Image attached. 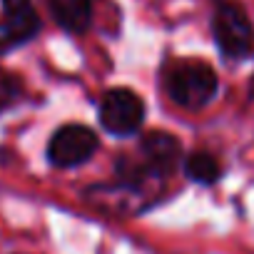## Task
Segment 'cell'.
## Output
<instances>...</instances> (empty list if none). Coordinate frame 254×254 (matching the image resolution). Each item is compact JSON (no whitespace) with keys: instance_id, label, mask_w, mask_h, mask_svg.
Instances as JSON below:
<instances>
[{"instance_id":"obj_1","label":"cell","mask_w":254,"mask_h":254,"mask_svg":"<svg viewBox=\"0 0 254 254\" xmlns=\"http://www.w3.org/2000/svg\"><path fill=\"white\" fill-rule=\"evenodd\" d=\"M162 82L172 102L194 112L207 107L219 92L217 70L199 58L170 60L162 70Z\"/></svg>"},{"instance_id":"obj_2","label":"cell","mask_w":254,"mask_h":254,"mask_svg":"<svg viewBox=\"0 0 254 254\" xmlns=\"http://www.w3.org/2000/svg\"><path fill=\"white\" fill-rule=\"evenodd\" d=\"M209 28L224 60L244 63L254 58V23L239 0H212Z\"/></svg>"},{"instance_id":"obj_3","label":"cell","mask_w":254,"mask_h":254,"mask_svg":"<svg viewBox=\"0 0 254 254\" xmlns=\"http://www.w3.org/2000/svg\"><path fill=\"white\" fill-rule=\"evenodd\" d=\"M100 122L115 137H130L140 132L145 122V102L130 87H112L100 100Z\"/></svg>"},{"instance_id":"obj_4","label":"cell","mask_w":254,"mask_h":254,"mask_svg":"<svg viewBox=\"0 0 254 254\" xmlns=\"http://www.w3.org/2000/svg\"><path fill=\"white\" fill-rule=\"evenodd\" d=\"M97 150V135L85 125H63L48 142V160L55 167L85 165Z\"/></svg>"},{"instance_id":"obj_5","label":"cell","mask_w":254,"mask_h":254,"mask_svg":"<svg viewBox=\"0 0 254 254\" xmlns=\"http://www.w3.org/2000/svg\"><path fill=\"white\" fill-rule=\"evenodd\" d=\"M140 150H142V165L147 167L150 177H160V180L170 177L185 157L182 142L165 130H152L142 135Z\"/></svg>"},{"instance_id":"obj_6","label":"cell","mask_w":254,"mask_h":254,"mask_svg":"<svg viewBox=\"0 0 254 254\" xmlns=\"http://www.w3.org/2000/svg\"><path fill=\"white\" fill-rule=\"evenodd\" d=\"M38 33H40V18L35 8L20 13H3V20H0V55L30 43Z\"/></svg>"},{"instance_id":"obj_7","label":"cell","mask_w":254,"mask_h":254,"mask_svg":"<svg viewBox=\"0 0 254 254\" xmlns=\"http://www.w3.org/2000/svg\"><path fill=\"white\" fill-rule=\"evenodd\" d=\"M55 23L67 33H85L92 23V0H48Z\"/></svg>"},{"instance_id":"obj_8","label":"cell","mask_w":254,"mask_h":254,"mask_svg":"<svg viewBox=\"0 0 254 254\" xmlns=\"http://www.w3.org/2000/svg\"><path fill=\"white\" fill-rule=\"evenodd\" d=\"M182 170H185V177L197 182V185H204V187H212L222 180L224 175V167L222 162L209 152V150H194L190 155L182 157Z\"/></svg>"},{"instance_id":"obj_9","label":"cell","mask_w":254,"mask_h":254,"mask_svg":"<svg viewBox=\"0 0 254 254\" xmlns=\"http://www.w3.org/2000/svg\"><path fill=\"white\" fill-rule=\"evenodd\" d=\"M115 177H117V182H120L122 187H127V190H140V187L145 185V180L150 177V172H147V167H145L142 162L130 160L127 155H122V157L117 160V165H115Z\"/></svg>"},{"instance_id":"obj_10","label":"cell","mask_w":254,"mask_h":254,"mask_svg":"<svg viewBox=\"0 0 254 254\" xmlns=\"http://www.w3.org/2000/svg\"><path fill=\"white\" fill-rule=\"evenodd\" d=\"M23 80L13 72H0V110L15 105L23 97Z\"/></svg>"},{"instance_id":"obj_11","label":"cell","mask_w":254,"mask_h":254,"mask_svg":"<svg viewBox=\"0 0 254 254\" xmlns=\"http://www.w3.org/2000/svg\"><path fill=\"white\" fill-rule=\"evenodd\" d=\"M33 8V0H3V13H20Z\"/></svg>"},{"instance_id":"obj_12","label":"cell","mask_w":254,"mask_h":254,"mask_svg":"<svg viewBox=\"0 0 254 254\" xmlns=\"http://www.w3.org/2000/svg\"><path fill=\"white\" fill-rule=\"evenodd\" d=\"M247 100L254 105V72H252V77H249V82H247Z\"/></svg>"}]
</instances>
